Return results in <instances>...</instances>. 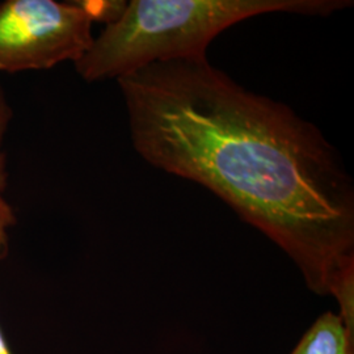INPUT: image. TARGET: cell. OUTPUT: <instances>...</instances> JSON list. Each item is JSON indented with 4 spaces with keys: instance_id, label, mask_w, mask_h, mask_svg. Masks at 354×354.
Wrapping results in <instances>:
<instances>
[{
    "instance_id": "cell-1",
    "label": "cell",
    "mask_w": 354,
    "mask_h": 354,
    "mask_svg": "<svg viewBox=\"0 0 354 354\" xmlns=\"http://www.w3.org/2000/svg\"><path fill=\"white\" fill-rule=\"evenodd\" d=\"M134 149L213 192L292 259L324 295L354 270V187L320 130L253 93L206 55L117 79Z\"/></svg>"
},
{
    "instance_id": "cell-2",
    "label": "cell",
    "mask_w": 354,
    "mask_h": 354,
    "mask_svg": "<svg viewBox=\"0 0 354 354\" xmlns=\"http://www.w3.org/2000/svg\"><path fill=\"white\" fill-rule=\"evenodd\" d=\"M349 0H131L75 62L87 82L120 79L145 66L206 55L219 33L264 13L329 16Z\"/></svg>"
},
{
    "instance_id": "cell-3",
    "label": "cell",
    "mask_w": 354,
    "mask_h": 354,
    "mask_svg": "<svg viewBox=\"0 0 354 354\" xmlns=\"http://www.w3.org/2000/svg\"><path fill=\"white\" fill-rule=\"evenodd\" d=\"M112 15L111 1L0 3V71L49 70L66 61L75 64L95 39L92 24L109 23Z\"/></svg>"
},
{
    "instance_id": "cell-4",
    "label": "cell",
    "mask_w": 354,
    "mask_h": 354,
    "mask_svg": "<svg viewBox=\"0 0 354 354\" xmlns=\"http://www.w3.org/2000/svg\"><path fill=\"white\" fill-rule=\"evenodd\" d=\"M291 354H353V340L342 317L326 313L306 332Z\"/></svg>"
},
{
    "instance_id": "cell-5",
    "label": "cell",
    "mask_w": 354,
    "mask_h": 354,
    "mask_svg": "<svg viewBox=\"0 0 354 354\" xmlns=\"http://www.w3.org/2000/svg\"><path fill=\"white\" fill-rule=\"evenodd\" d=\"M12 118V109L7 102L4 89L0 86V260L8 253V230L15 226L16 216L11 203L4 197L7 188L6 155L3 152V140Z\"/></svg>"
},
{
    "instance_id": "cell-6",
    "label": "cell",
    "mask_w": 354,
    "mask_h": 354,
    "mask_svg": "<svg viewBox=\"0 0 354 354\" xmlns=\"http://www.w3.org/2000/svg\"><path fill=\"white\" fill-rule=\"evenodd\" d=\"M0 354H11V352H10V351H8V348H7L6 340L3 339L1 330H0Z\"/></svg>"
}]
</instances>
